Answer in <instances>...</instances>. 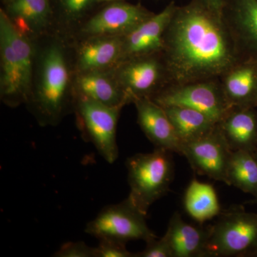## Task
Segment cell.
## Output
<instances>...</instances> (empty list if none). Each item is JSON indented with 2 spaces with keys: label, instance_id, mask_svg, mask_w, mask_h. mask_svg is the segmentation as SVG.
Masks as SVG:
<instances>
[{
  "label": "cell",
  "instance_id": "484cf974",
  "mask_svg": "<svg viewBox=\"0 0 257 257\" xmlns=\"http://www.w3.org/2000/svg\"><path fill=\"white\" fill-rule=\"evenodd\" d=\"M53 256L96 257V247H91L83 241H70L62 244Z\"/></svg>",
  "mask_w": 257,
  "mask_h": 257
},
{
  "label": "cell",
  "instance_id": "8fae6325",
  "mask_svg": "<svg viewBox=\"0 0 257 257\" xmlns=\"http://www.w3.org/2000/svg\"><path fill=\"white\" fill-rule=\"evenodd\" d=\"M232 150L219 126L209 135L183 145L182 155L197 173L226 184Z\"/></svg>",
  "mask_w": 257,
  "mask_h": 257
},
{
  "label": "cell",
  "instance_id": "d4e9b609",
  "mask_svg": "<svg viewBox=\"0 0 257 257\" xmlns=\"http://www.w3.org/2000/svg\"><path fill=\"white\" fill-rule=\"evenodd\" d=\"M96 247V257H133L135 253L128 251L126 243L111 239H99Z\"/></svg>",
  "mask_w": 257,
  "mask_h": 257
},
{
  "label": "cell",
  "instance_id": "30bf717a",
  "mask_svg": "<svg viewBox=\"0 0 257 257\" xmlns=\"http://www.w3.org/2000/svg\"><path fill=\"white\" fill-rule=\"evenodd\" d=\"M155 13L140 5L126 2L106 3L79 28L83 39L95 37H124Z\"/></svg>",
  "mask_w": 257,
  "mask_h": 257
},
{
  "label": "cell",
  "instance_id": "7c38bea8",
  "mask_svg": "<svg viewBox=\"0 0 257 257\" xmlns=\"http://www.w3.org/2000/svg\"><path fill=\"white\" fill-rule=\"evenodd\" d=\"M221 13L241 60H257V0H225Z\"/></svg>",
  "mask_w": 257,
  "mask_h": 257
},
{
  "label": "cell",
  "instance_id": "52a82bcc",
  "mask_svg": "<svg viewBox=\"0 0 257 257\" xmlns=\"http://www.w3.org/2000/svg\"><path fill=\"white\" fill-rule=\"evenodd\" d=\"M159 105L189 108L219 123L231 109L225 99L219 79L168 85L152 96Z\"/></svg>",
  "mask_w": 257,
  "mask_h": 257
},
{
  "label": "cell",
  "instance_id": "9c48e42d",
  "mask_svg": "<svg viewBox=\"0 0 257 257\" xmlns=\"http://www.w3.org/2000/svg\"><path fill=\"white\" fill-rule=\"evenodd\" d=\"M121 87L131 98H151L168 84L167 68L162 52L134 57L113 68Z\"/></svg>",
  "mask_w": 257,
  "mask_h": 257
},
{
  "label": "cell",
  "instance_id": "4316f807",
  "mask_svg": "<svg viewBox=\"0 0 257 257\" xmlns=\"http://www.w3.org/2000/svg\"><path fill=\"white\" fill-rule=\"evenodd\" d=\"M135 257H173L172 248L165 236L154 239L147 242L143 251L134 254Z\"/></svg>",
  "mask_w": 257,
  "mask_h": 257
},
{
  "label": "cell",
  "instance_id": "7402d4cb",
  "mask_svg": "<svg viewBox=\"0 0 257 257\" xmlns=\"http://www.w3.org/2000/svg\"><path fill=\"white\" fill-rule=\"evenodd\" d=\"M184 205L189 216L204 223L220 213V205L215 189L210 184L192 179L184 197Z\"/></svg>",
  "mask_w": 257,
  "mask_h": 257
},
{
  "label": "cell",
  "instance_id": "f546056e",
  "mask_svg": "<svg viewBox=\"0 0 257 257\" xmlns=\"http://www.w3.org/2000/svg\"><path fill=\"white\" fill-rule=\"evenodd\" d=\"M251 202L253 203V204H257V195L256 197H254V199H253L252 201H251Z\"/></svg>",
  "mask_w": 257,
  "mask_h": 257
},
{
  "label": "cell",
  "instance_id": "1f68e13d",
  "mask_svg": "<svg viewBox=\"0 0 257 257\" xmlns=\"http://www.w3.org/2000/svg\"><path fill=\"white\" fill-rule=\"evenodd\" d=\"M8 1V0H3V3H5V2Z\"/></svg>",
  "mask_w": 257,
  "mask_h": 257
},
{
  "label": "cell",
  "instance_id": "8992f818",
  "mask_svg": "<svg viewBox=\"0 0 257 257\" xmlns=\"http://www.w3.org/2000/svg\"><path fill=\"white\" fill-rule=\"evenodd\" d=\"M74 109L84 136L104 160L113 164L119 157L116 127L122 107H113L81 96H74Z\"/></svg>",
  "mask_w": 257,
  "mask_h": 257
},
{
  "label": "cell",
  "instance_id": "e0dca14e",
  "mask_svg": "<svg viewBox=\"0 0 257 257\" xmlns=\"http://www.w3.org/2000/svg\"><path fill=\"white\" fill-rule=\"evenodd\" d=\"M219 79L231 107H256L257 60L240 61Z\"/></svg>",
  "mask_w": 257,
  "mask_h": 257
},
{
  "label": "cell",
  "instance_id": "ac0fdd59",
  "mask_svg": "<svg viewBox=\"0 0 257 257\" xmlns=\"http://www.w3.org/2000/svg\"><path fill=\"white\" fill-rule=\"evenodd\" d=\"M121 50L122 37L83 39L76 51L74 73L113 69L119 62Z\"/></svg>",
  "mask_w": 257,
  "mask_h": 257
},
{
  "label": "cell",
  "instance_id": "4fadbf2b",
  "mask_svg": "<svg viewBox=\"0 0 257 257\" xmlns=\"http://www.w3.org/2000/svg\"><path fill=\"white\" fill-rule=\"evenodd\" d=\"M176 8L177 6L171 3L160 13L154 14L122 37L119 62L134 57L162 52L166 30Z\"/></svg>",
  "mask_w": 257,
  "mask_h": 257
},
{
  "label": "cell",
  "instance_id": "277c9868",
  "mask_svg": "<svg viewBox=\"0 0 257 257\" xmlns=\"http://www.w3.org/2000/svg\"><path fill=\"white\" fill-rule=\"evenodd\" d=\"M172 152L155 148L137 154L126 162L130 192L127 199L147 216L150 207L170 190L174 176Z\"/></svg>",
  "mask_w": 257,
  "mask_h": 257
},
{
  "label": "cell",
  "instance_id": "ba28073f",
  "mask_svg": "<svg viewBox=\"0 0 257 257\" xmlns=\"http://www.w3.org/2000/svg\"><path fill=\"white\" fill-rule=\"evenodd\" d=\"M146 216L126 199L103 208L86 225L85 232L98 239H111L124 243L142 239L148 242L157 237L147 226Z\"/></svg>",
  "mask_w": 257,
  "mask_h": 257
},
{
  "label": "cell",
  "instance_id": "603a6c76",
  "mask_svg": "<svg viewBox=\"0 0 257 257\" xmlns=\"http://www.w3.org/2000/svg\"><path fill=\"white\" fill-rule=\"evenodd\" d=\"M226 184L256 197L257 160L253 152L245 150L232 152L226 172Z\"/></svg>",
  "mask_w": 257,
  "mask_h": 257
},
{
  "label": "cell",
  "instance_id": "44dd1931",
  "mask_svg": "<svg viewBox=\"0 0 257 257\" xmlns=\"http://www.w3.org/2000/svg\"><path fill=\"white\" fill-rule=\"evenodd\" d=\"M163 108L182 146L209 135L217 126L214 120L200 111L182 106Z\"/></svg>",
  "mask_w": 257,
  "mask_h": 257
},
{
  "label": "cell",
  "instance_id": "6da1fadb",
  "mask_svg": "<svg viewBox=\"0 0 257 257\" xmlns=\"http://www.w3.org/2000/svg\"><path fill=\"white\" fill-rule=\"evenodd\" d=\"M162 55L167 86L219 79L241 61L221 10L201 0L177 7L166 30Z\"/></svg>",
  "mask_w": 257,
  "mask_h": 257
},
{
  "label": "cell",
  "instance_id": "83f0119b",
  "mask_svg": "<svg viewBox=\"0 0 257 257\" xmlns=\"http://www.w3.org/2000/svg\"><path fill=\"white\" fill-rule=\"evenodd\" d=\"M201 1L204 2L206 4L210 5L216 9L221 10L225 3V0H201Z\"/></svg>",
  "mask_w": 257,
  "mask_h": 257
},
{
  "label": "cell",
  "instance_id": "cb8c5ba5",
  "mask_svg": "<svg viewBox=\"0 0 257 257\" xmlns=\"http://www.w3.org/2000/svg\"><path fill=\"white\" fill-rule=\"evenodd\" d=\"M54 14L65 23L80 21L97 4L96 0H51Z\"/></svg>",
  "mask_w": 257,
  "mask_h": 257
},
{
  "label": "cell",
  "instance_id": "ffe728a7",
  "mask_svg": "<svg viewBox=\"0 0 257 257\" xmlns=\"http://www.w3.org/2000/svg\"><path fill=\"white\" fill-rule=\"evenodd\" d=\"M208 236L209 229L185 222L178 212L171 218L165 234L173 257L208 256Z\"/></svg>",
  "mask_w": 257,
  "mask_h": 257
},
{
  "label": "cell",
  "instance_id": "2e32d148",
  "mask_svg": "<svg viewBox=\"0 0 257 257\" xmlns=\"http://www.w3.org/2000/svg\"><path fill=\"white\" fill-rule=\"evenodd\" d=\"M3 4L15 28L31 40L46 31L55 18L51 0H8Z\"/></svg>",
  "mask_w": 257,
  "mask_h": 257
},
{
  "label": "cell",
  "instance_id": "9a60e30c",
  "mask_svg": "<svg viewBox=\"0 0 257 257\" xmlns=\"http://www.w3.org/2000/svg\"><path fill=\"white\" fill-rule=\"evenodd\" d=\"M74 96H81L113 107H124L131 98L121 87L113 69L74 73Z\"/></svg>",
  "mask_w": 257,
  "mask_h": 257
},
{
  "label": "cell",
  "instance_id": "d6986e66",
  "mask_svg": "<svg viewBox=\"0 0 257 257\" xmlns=\"http://www.w3.org/2000/svg\"><path fill=\"white\" fill-rule=\"evenodd\" d=\"M256 108L233 107L218 123L232 151L257 150V111Z\"/></svg>",
  "mask_w": 257,
  "mask_h": 257
},
{
  "label": "cell",
  "instance_id": "3957f363",
  "mask_svg": "<svg viewBox=\"0 0 257 257\" xmlns=\"http://www.w3.org/2000/svg\"><path fill=\"white\" fill-rule=\"evenodd\" d=\"M35 55L32 40L15 28L0 10V96L10 107L28 104L31 98Z\"/></svg>",
  "mask_w": 257,
  "mask_h": 257
},
{
  "label": "cell",
  "instance_id": "5b68a950",
  "mask_svg": "<svg viewBox=\"0 0 257 257\" xmlns=\"http://www.w3.org/2000/svg\"><path fill=\"white\" fill-rule=\"evenodd\" d=\"M208 229V256H257V214L236 208Z\"/></svg>",
  "mask_w": 257,
  "mask_h": 257
},
{
  "label": "cell",
  "instance_id": "f1b7e54d",
  "mask_svg": "<svg viewBox=\"0 0 257 257\" xmlns=\"http://www.w3.org/2000/svg\"><path fill=\"white\" fill-rule=\"evenodd\" d=\"M126 0H96L97 4H106V3H114V2H124Z\"/></svg>",
  "mask_w": 257,
  "mask_h": 257
},
{
  "label": "cell",
  "instance_id": "7a4b0ae2",
  "mask_svg": "<svg viewBox=\"0 0 257 257\" xmlns=\"http://www.w3.org/2000/svg\"><path fill=\"white\" fill-rule=\"evenodd\" d=\"M66 51L60 42H51L40 52L35 66L33 89L27 105L39 124L55 126L74 107L73 79Z\"/></svg>",
  "mask_w": 257,
  "mask_h": 257
},
{
  "label": "cell",
  "instance_id": "5bb4252c",
  "mask_svg": "<svg viewBox=\"0 0 257 257\" xmlns=\"http://www.w3.org/2000/svg\"><path fill=\"white\" fill-rule=\"evenodd\" d=\"M133 103L138 111V124L155 148L182 155L183 146L165 109L150 98H135Z\"/></svg>",
  "mask_w": 257,
  "mask_h": 257
},
{
  "label": "cell",
  "instance_id": "4dcf8cb0",
  "mask_svg": "<svg viewBox=\"0 0 257 257\" xmlns=\"http://www.w3.org/2000/svg\"><path fill=\"white\" fill-rule=\"evenodd\" d=\"M253 155H254L255 157H256L257 160V150L254 152H253Z\"/></svg>",
  "mask_w": 257,
  "mask_h": 257
}]
</instances>
